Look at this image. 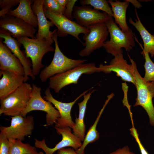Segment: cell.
<instances>
[{"label": "cell", "mask_w": 154, "mask_h": 154, "mask_svg": "<svg viewBox=\"0 0 154 154\" xmlns=\"http://www.w3.org/2000/svg\"><path fill=\"white\" fill-rule=\"evenodd\" d=\"M110 154H135L130 151V149L127 146L119 148Z\"/></svg>", "instance_id": "d6a6232c"}, {"label": "cell", "mask_w": 154, "mask_h": 154, "mask_svg": "<svg viewBox=\"0 0 154 154\" xmlns=\"http://www.w3.org/2000/svg\"><path fill=\"white\" fill-rule=\"evenodd\" d=\"M54 127L57 133L62 135L61 140L54 147L50 148L46 145L45 139L41 141L35 139V146L36 147L42 149L45 154H53L56 151L66 147H71L76 151L81 146L82 140L72 133L70 127Z\"/></svg>", "instance_id": "7c38bea8"}, {"label": "cell", "mask_w": 154, "mask_h": 154, "mask_svg": "<svg viewBox=\"0 0 154 154\" xmlns=\"http://www.w3.org/2000/svg\"><path fill=\"white\" fill-rule=\"evenodd\" d=\"M111 6L115 22L124 32H128L130 28L126 20V13L129 3L127 0L123 2L116 0L108 1Z\"/></svg>", "instance_id": "7402d4cb"}, {"label": "cell", "mask_w": 154, "mask_h": 154, "mask_svg": "<svg viewBox=\"0 0 154 154\" xmlns=\"http://www.w3.org/2000/svg\"><path fill=\"white\" fill-rule=\"evenodd\" d=\"M129 3H131L136 8H140L142 7V5L139 1L137 0H127Z\"/></svg>", "instance_id": "e575fe53"}, {"label": "cell", "mask_w": 154, "mask_h": 154, "mask_svg": "<svg viewBox=\"0 0 154 154\" xmlns=\"http://www.w3.org/2000/svg\"><path fill=\"white\" fill-rule=\"evenodd\" d=\"M145 60L144 67L145 70L144 80L146 82L154 81V63L150 58L149 53L141 52Z\"/></svg>", "instance_id": "4316f807"}, {"label": "cell", "mask_w": 154, "mask_h": 154, "mask_svg": "<svg viewBox=\"0 0 154 154\" xmlns=\"http://www.w3.org/2000/svg\"><path fill=\"white\" fill-rule=\"evenodd\" d=\"M8 154H37L36 147L28 143H24L19 139H9Z\"/></svg>", "instance_id": "d4e9b609"}, {"label": "cell", "mask_w": 154, "mask_h": 154, "mask_svg": "<svg viewBox=\"0 0 154 154\" xmlns=\"http://www.w3.org/2000/svg\"><path fill=\"white\" fill-rule=\"evenodd\" d=\"M0 75H2L0 80V100L14 92L24 82V76L1 70Z\"/></svg>", "instance_id": "d6986e66"}, {"label": "cell", "mask_w": 154, "mask_h": 154, "mask_svg": "<svg viewBox=\"0 0 154 154\" xmlns=\"http://www.w3.org/2000/svg\"><path fill=\"white\" fill-rule=\"evenodd\" d=\"M44 12L46 18L57 27L58 37H65L70 35L75 38L83 44V43L78 36L81 33L84 35L88 34L90 32L88 28L79 25L76 21L68 19L63 15L54 14L47 10H44Z\"/></svg>", "instance_id": "9c48e42d"}, {"label": "cell", "mask_w": 154, "mask_h": 154, "mask_svg": "<svg viewBox=\"0 0 154 154\" xmlns=\"http://www.w3.org/2000/svg\"><path fill=\"white\" fill-rule=\"evenodd\" d=\"M114 96L113 93L108 96V98L100 111L93 125L91 126L87 131L81 146L76 151L78 154H84V149L87 145L90 143H93L97 140L99 138L100 133L96 128L99 120L106 106L110 100Z\"/></svg>", "instance_id": "cb8c5ba5"}, {"label": "cell", "mask_w": 154, "mask_h": 154, "mask_svg": "<svg viewBox=\"0 0 154 154\" xmlns=\"http://www.w3.org/2000/svg\"><path fill=\"white\" fill-rule=\"evenodd\" d=\"M20 0H0V17L6 14L11 10V8L19 4Z\"/></svg>", "instance_id": "f1b7e54d"}, {"label": "cell", "mask_w": 154, "mask_h": 154, "mask_svg": "<svg viewBox=\"0 0 154 154\" xmlns=\"http://www.w3.org/2000/svg\"><path fill=\"white\" fill-rule=\"evenodd\" d=\"M93 87L86 90L77 97L73 101L69 103H64L59 101L55 99L51 93L50 88H47L44 92L45 96L43 98L49 101L53 104L54 107L59 112L60 116L55 124V127L62 128L69 127L72 128L75 123L72 121L71 115L72 108L76 102L82 96L87 93Z\"/></svg>", "instance_id": "4fadbf2b"}, {"label": "cell", "mask_w": 154, "mask_h": 154, "mask_svg": "<svg viewBox=\"0 0 154 154\" xmlns=\"http://www.w3.org/2000/svg\"><path fill=\"white\" fill-rule=\"evenodd\" d=\"M31 98L26 108L21 113L23 117L26 116L29 112L34 110L45 112L46 122L47 125L55 124L60 116L58 111L54 107L49 101L44 99L41 96V88L33 84Z\"/></svg>", "instance_id": "52a82bcc"}, {"label": "cell", "mask_w": 154, "mask_h": 154, "mask_svg": "<svg viewBox=\"0 0 154 154\" xmlns=\"http://www.w3.org/2000/svg\"><path fill=\"white\" fill-rule=\"evenodd\" d=\"M73 16L78 24L86 27L97 23H105L113 17L104 12L93 9L89 5L74 6Z\"/></svg>", "instance_id": "5bb4252c"}, {"label": "cell", "mask_w": 154, "mask_h": 154, "mask_svg": "<svg viewBox=\"0 0 154 154\" xmlns=\"http://www.w3.org/2000/svg\"><path fill=\"white\" fill-rule=\"evenodd\" d=\"M56 1L61 7L65 9L68 0H56Z\"/></svg>", "instance_id": "d590c367"}, {"label": "cell", "mask_w": 154, "mask_h": 154, "mask_svg": "<svg viewBox=\"0 0 154 154\" xmlns=\"http://www.w3.org/2000/svg\"><path fill=\"white\" fill-rule=\"evenodd\" d=\"M57 154H78L73 148H64L61 149L57 151Z\"/></svg>", "instance_id": "836d02e7"}, {"label": "cell", "mask_w": 154, "mask_h": 154, "mask_svg": "<svg viewBox=\"0 0 154 154\" xmlns=\"http://www.w3.org/2000/svg\"><path fill=\"white\" fill-rule=\"evenodd\" d=\"M44 10H47L56 14L63 15L65 9L58 3L56 0H44Z\"/></svg>", "instance_id": "83f0119b"}, {"label": "cell", "mask_w": 154, "mask_h": 154, "mask_svg": "<svg viewBox=\"0 0 154 154\" xmlns=\"http://www.w3.org/2000/svg\"><path fill=\"white\" fill-rule=\"evenodd\" d=\"M34 0H20V3L15 9L11 10L7 14L17 17L35 28L38 27L37 17L31 7Z\"/></svg>", "instance_id": "ffe728a7"}, {"label": "cell", "mask_w": 154, "mask_h": 154, "mask_svg": "<svg viewBox=\"0 0 154 154\" xmlns=\"http://www.w3.org/2000/svg\"><path fill=\"white\" fill-rule=\"evenodd\" d=\"M78 1L76 0H68L63 15L68 19L72 21V12L74 11V5Z\"/></svg>", "instance_id": "4dcf8cb0"}, {"label": "cell", "mask_w": 154, "mask_h": 154, "mask_svg": "<svg viewBox=\"0 0 154 154\" xmlns=\"http://www.w3.org/2000/svg\"><path fill=\"white\" fill-rule=\"evenodd\" d=\"M3 40L0 38V69L24 76V69L21 61L3 43Z\"/></svg>", "instance_id": "ac0fdd59"}, {"label": "cell", "mask_w": 154, "mask_h": 154, "mask_svg": "<svg viewBox=\"0 0 154 154\" xmlns=\"http://www.w3.org/2000/svg\"><path fill=\"white\" fill-rule=\"evenodd\" d=\"M101 72V69L96 67L94 63H83L62 73L56 74L50 78L49 88L58 93L64 87L72 84H77L83 74H90Z\"/></svg>", "instance_id": "8992f818"}, {"label": "cell", "mask_w": 154, "mask_h": 154, "mask_svg": "<svg viewBox=\"0 0 154 154\" xmlns=\"http://www.w3.org/2000/svg\"><path fill=\"white\" fill-rule=\"evenodd\" d=\"M95 90H90L84 96L83 101L78 103L79 109L78 117L75 119V124L72 128L73 134L83 141L85 136L86 125L84 119L87 102Z\"/></svg>", "instance_id": "603a6c76"}, {"label": "cell", "mask_w": 154, "mask_h": 154, "mask_svg": "<svg viewBox=\"0 0 154 154\" xmlns=\"http://www.w3.org/2000/svg\"><path fill=\"white\" fill-rule=\"evenodd\" d=\"M0 28L8 31L14 38L23 37L36 38V28L15 16L6 14L1 17Z\"/></svg>", "instance_id": "8fae6325"}, {"label": "cell", "mask_w": 154, "mask_h": 154, "mask_svg": "<svg viewBox=\"0 0 154 154\" xmlns=\"http://www.w3.org/2000/svg\"><path fill=\"white\" fill-rule=\"evenodd\" d=\"M105 23L110 36V40L106 41L103 46L107 52L114 56L123 53L122 48L128 52L133 49L135 44V37L131 29L127 32H123L114 21L113 17Z\"/></svg>", "instance_id": "6da1fadb"}, {"label": "cell", "mask_w": 154, "mask_h": 154, "mask_svg": "<svg viewBox=\"0 0 154 154\" xmlns=\"http://www.w3.org/2000/svg\"><path fill=\"white\" fill-rule=\"evenodd\" d=\"M37 154H44V153L42 152V151H40L39 152H38Z\"/></svg>", "instance_id": "8d00e7d4"}, {"label": "cell", "mask_w": 154, "mask_h": 154, "mask_svg": "<svg viewBox=\"0 0 154 154\" xmlns=\"http://www.w3.org/2000/svg\"><path fill=\"white\" fill-rule=\"evenodd\" d=\"M16 39L23 46L27 57L31 59L32 71L35 76L40 74L44 66L42 60L44 54L55 49L45 39L32 38L27 37H18Z\"/></svg>", "instance_id": "5b68a950"}, {"label": "cell", "mask_w": 154, "mask_h": 154, "mask_svg": "<svg viewBox=\"0 0 154 154\" xmlns=\"http://www.w3.org/2000/svg\"><path fill=\"white\" fill-rule=\"evenodd\" d=\"M55 30L52 35L55 45L54 56L50 64L40 73L39 78L42 82H45L48 79L56 74L70 70L87 61L85 59H73L65 56L60 49L57 40V30Z\"/></svg>", "instance_id": "3957f363"}, {"label": "cell", "mask_w": 154, "mask_h": 154, "mask_svg": "<svg viewBox=\"0 0 154 154\" xmlns=\"http://www.w3.org/2000/svg\"><path fill=\"white\" fill-rule=\"evenodd\" d=\"M137 19L134 21L131 18L129 19V22L133 25L139 33L143 42V47L141 46L142 52H147L151 54V57L154 56V35L149 33L143 25L135 9Z\"/></svg>", "instance_id": "44dd1931"}, {"label": "cell", "mask_w": 154, "mask_h": 154, "mask_svg": "<svg viewBox=\"0 0 154 154\" xmlns=\"http://www.w3.org/2000/svg\"><path fill=\"white\" fill-rule=\"evenodd\" d=\"M129 58L132 65L137 92L136 102L133 106L142 107L149 116L150 124L154 127V107L152 102L154 98V81H145L139 72L135 62L129 57Z\"/></svg>", "instance_id": "7a4b0ae2"}, {"label": "cell", "mask_w": 154, "mask_h": 154, "mask_svg": "<svg viewBox=\"0 0 154 154\" xmlns=\"http://www.w3.org/2000/svg\"><path fill=\"white\" fill-rule=\"evenodd\" d=\"M44 0H34L31 5L33 11L37 17L38 22V31L35 35L36 38L38 39H45L51 45L54 42L52 35L55 32L50 30V27L54 25L50 21L46 19L43 7Z\"/></svg>", "instance_id": "e0dca14e"}, {"label": "cell", "mask_w": 154, "mask_h": 154, "mask_svg": "<svg viewBox=\"0 0 154 154\" xmlns=\"http://www.w3.org/2000/svg\"><path fill=\"white\" fill-rule=\"evenodd\" d=\"M80 3L82 5H89L98 10H101L113 17L111 7L108 1L106 0H81Z\"/></svg>", "instance_id": "484cf974"}, {"label": "cell", "mask_w": 154, "mask_h": 154, "mask_svg": "<svg viewBox=\"0 0 154 154\" xmlns=\"http://www.w3.org/2000/svg\"><path fill=\"white\" fill-rule=\"evenodd\" d=\"M132 127L130 129V134L135 138L139 147L141 154H149L142 145L139 137L137 129L135 128L134 123H132Z\"/></svg>", "instance_id": "1f68e13d"}, {"label": "cell", "mask_w": 154, "mask_h": 154, "mask_svg": "<svg viewBox=\"0 0 154 154\" xmlns=\"http://www.w3.org/2000/svg\"><path fill=\"white\" fill-rule=\"evenodd\" d=\"M0 38L4 39L3 43L7 46L22 63L25 72L24 82H26L28 80L29 76L31 77L32 80H35L36 77L32 73L31 62L27 57L25 50L22 51L20 49L22 44L12 37L8 31L0 28Z\"/></svg>", "instance_id": "9a60e30c"}, {"label": "cell", "mask_w": 154, "mask_h": 154, "mask_svg": "<svg viewBox=\"0 0 154 154\" xmlns=\"http://www.w3.org/2000/svg\"><path fill=\"white\" fill-rule=\"evenodd\" d=\"M11 118L9 126H0V133L4 135L8 139H19L22 141L25 140L26 136L32 134L34 128L33 116L24 117L20 115Z\"/></svg>", "instance_id": "ba28073f"}, {"label": "cell", "mask_w": 154, "mask_h": 154, "mask_svg": "<svg viewBox=\"0 0 154 154\" xmlns=\"http://www.w3.org/2000/svg\"><path fill=\"white\" fill-rule=\"evenodd\" d=\"M32 90V86L24 82L14 92L0 100V115L13 117L21 115L27 106Z\"/></svg>", "instance_id": "277c9868"}, {"label": "cell", "mask_w": 154, "mask_h": 154, "mask_svg": "<svg viewBox=\"0 0 154 154\" xmlns=\"http://www.w3.org/2000/svg\"><path fill=\"white\" fill-rule=\"evenodd\" d=\"M87 28L89 29L90 32L83 37L85 41L83 45L85 47L79 54L82 57L89 56L94 50L103 47L109 33L104 23L95 24Z\"/></svg>", "instance_id": "30bf717a"}, {"label": "cell", "mask_w": 154, "mask_h": 154, "mask_svg": "<svg viewBox=\"0 0 154 154\" xmlns=\"http://www.w3.org/2000/svg\"><path fill=\"white\" fill-rule=\"evenodd\" d=\"M9 140L3 134L0 133V154H8L9 150Z\"/></svg>", "instance_id": "f546056e"}, {"label": "cell", "mask_w": 154, "mask_h": 154, "mask_svg": "<svg viewBox=\"0 0 154 154\" xmlns=\"http://www.w3.org/2000/svg\"><path fill=\"white\" fill-rule=\"evenodd\" d=\"M99 67L101 72L108 74L113 72L117 76L121 78L125 82L132 83L135 86V82L133 74L131 64H128L123 58V53L119 54L114 56L109 64H100Z\"/></svg>", "instance_id": "2e32d148"}]
</instances>
